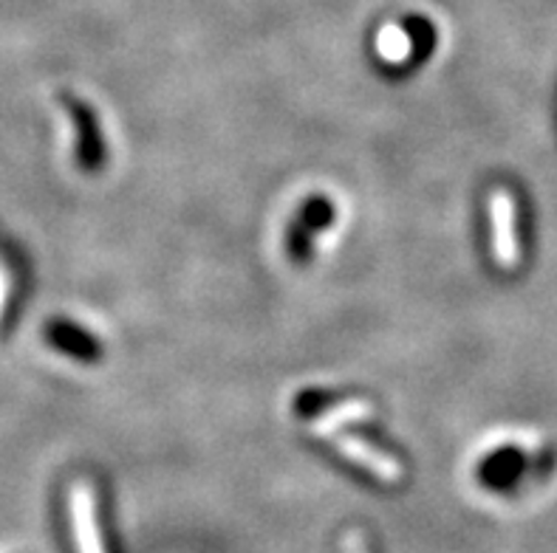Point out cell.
Returning <instances> with one entry per match:
<instances>
[{
	"label": "cell",
	"mask_w": 557,
	"mask_h": 553,
	"mask_svg": "<svg viewBox=\"0 0 557 553\" xmlns=\"http://www.w3.org/2000/svg\"><path fill=\"white\" fill-rule=\"evenodd\" d=\"M3 297H7V280H3V272H0V309H3Z\"/></svg>",
	"instance_id": "9c48e42d"
},
{
	"label": "cell",
	"mask_w": 557,
	"mask_h": 553,
	"mask_svg": "<svg viewBox=\"0 0 557 553\" xmlns=\"http://www.w3.org/2000/svg\"><path fill=\"white\" fill-rule=\"evenodd\" d=\"M376 49H380V54L385 56V60L399 63V60H405V56L410 54L413 42H410V35L405 32V28L385 26L380 32V37H376Z\"/></svg>",
	"instance_id": "52a82bcc"
},
{
	"label": "cell",
	"mask_w": 557,
	"mask_h": 553,
	"mask_svg": "<svg viewBox=\"0 0 557 553\" xmlns=\"http://www.w3.org/2000/svg\"><path fill=\"white\" fill-rule=\"evenodd\" d=\"M490 206V243H493V257L498 268L512 272L521 263V238H518V203L509 189H493L487 198Z\"/></svg>",
	"instance_id": "6da1fadb"
},
{
	"label": "cell",
	"mask_w": 557,
	"mask_h": 553,
	"mask_svg": "<svg viewBox=\"0 0 557 553\" xmlns=\"http://www.w3.org/2000/svg\"><path fill=\"white\" fill-rule=\"evenodd\" d=\"M46 337H49L51 344H57L60 351L71 353V356L77 359H94L99 353L97 342H94L91 337H85L83 330L71 328V325L65 323H51L49 328H46Z\"/></svg>",
	"instance_id": "5b68a950"
},
{
	"label": "cell",
	"mask_w": 557,
	"mask_h": 553,
	"mask_svg": "<svg viewBox=\"0 0 557 553\" xmlns=\"http://www.w3.org/2000/svg\"><path fill=\"white\" fill-rule=\"evenodd\" d=\"M374 415V404L366 399H348L339 401V404L329 406L323 415L309 420V432H314L318 438H329L339 429V424H348V420H368Z\"/></svg>",
	"instance_id": "277c9868"
},
{
	"label": "cell",
	"mask_w": 557,
	"mask_h": 553,
	"mask_svg": "<svg viewBox=\"0 0 557 553\" xmlns=\"http://www.w3.org/2000/svg\"><path fill=\"white\" fill-rule=\"evenodd\" d=\"M329 441L334 443V447L343 452V455L348 457L351 463H357V466H362L366 472H371V475L376 477V480H382V483H399L405 477V466L396 457H391L388 452H382V449H376L374 443L362 441V438H357V435H346V432H334L329 435Z\"/></svg>",
	"instance_id": "7a4b0ae2"
},
{
	"label": "cell",
	"mask_w": 557,
	"mask_h": 553,
	"mask_svg": "<svg viewBox=\"0 0 557 553\" xmlns=\"http://www.w3.org/2000/svg\"><path fill=\"white\" fill-rule=\"evenodd\" d=\"M343 553H368L366 537H362L357 528H354V531H348L346 537H343Z\"/></svg>",
	"instance_id": "ba28073f"
},
{
	"label": "cell",
	"mask_w": 557,
	"mask_h": 553,
	"mask_svg": "<svg viewBox=\"0 0 557 553\" xmlns=\"http://www.w3.org/2000/svg\"><path fill=\"white\" fill-rule=\"evenodd\" d=\"M71 523H74L79 553H106L102 533H99L97 498H94V486L88 480H77L71 486Z\"/></svg>",
	"instance_id": "3957f363"
},
{
	"label": "cell",
	"mask_w": 557,
	"mask_h": 553,
	"mask_svg": "<svg viewBox=\"0 0 557 553\" xmlns=\"http://www.w3.org/2000/svg\"><path fill=\"white\" fill-rule=\"evenodd\" d=\"M65 105H69V111L74 113V122H77L79 130H83V162H88V167H97L99 136H97V130H94L91 111H88L83 102H77L74 97H65Z\"/></svg>",
	"instance_id": "8992f818"
}]
</instances>
